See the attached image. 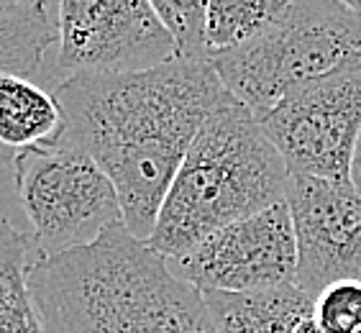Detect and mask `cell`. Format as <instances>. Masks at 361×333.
<instances>
[{
    "instance_id": "obj_1",
    "label": "cell",
    "mask_w": 361,
    "mask_h": 333,
    "mask_svg": "<svg viewBox=\"0 0 361 333\" xmlns=\"http://www.w3.org/2000/svg\"><path fill=\"white\" fill-rule=\"evenodd\" d=\"M62 131L118 190L123 223L149 241L182 159L205 121L231 95L210 59H172L123 75L72 77L54 90Z\"/></svg>"
},
{
    "instance_id": "obj_2",
    "label": "cell",
    "mask_w": 361,
    "mask_h": 333,
    "mask_svg": "<svg viewBox=\"0 0 361 333\" xmlns=\"http://www.w3.org/2000/svg\"><path fill=\"white\" fill-rule=\"evenodd\" d=\"M28 290L47 333H221L202 292L126 223L92 246L36 257Z\"/></svg>"
},
{
    "instance_id": "obj_3",
    "label": "cell",
    "mask_w": 361,
    "mask_h": 333,
    "mask_svg": "<svg viewBox=\"0 0 361 333\" xmlns=\"http://www.w3.org/2000/svg\"><path fill=\"white\" fill-rule=\"evenodd\" d=\"M290 169L254 113L228 95L182 159L149 246L169 262L231 223L287 200Z\"/></svg>"
},
{
    "instance_id": "obj_4",
    "label": "cell",
    "mask_w": 361,
    "mask_h": 333,
    "mask_svg": "<svg viewBox=\"0 0 361 333\" xmlns=\"http://www.w3.org/2000/svg\"><path fill=\"white\" fill-rule=\"evenodd\" d=\"M210 62L257 119L292 90L361 62V16L336 0H290L271 26Z\"/></svg>"
},
{
    "instance_id": "obj_5",
    "label": "cell",
    "mask_w": 361,
    "mask_h": 333,
    "mask_svg": "<svg viewBox=\"0 0 361 333\" xmlns=\"http://www.w3.org/2000/svg\"><path fill=\"white\" fill-rule=\"evenodd\" d=\"M16 195L36 257L92 246L123 223L111 177L80 149L49 141L13 162Z\"/></svg>"
},
{
    "instance_id": "obj_6",
    "label": "cell",
    "mask_w": 361,
    "mask_h": 333,
    "mask_svg": "<svg viewBox=\"0 0 361 333\" xmlns=\"http://www.w3.org/2000/svg\"><path fill=\"white\" fill-rule=\"evenodd\" d=\"M259 123L290 174L351 182L361 139V62L292 90Z\"/></svg>"
},
{
    "instance_id": "obj_7",
    "label": "cell",
    "mask_w": 361,
    "mask_h": 333,
    "mask_svg": "<svg viewBox=\"0 0 361 333\" xmlns=\"http://www.w3.org/2000/svg\"><path fill=\"white\" fill-rule=\"evenodd\" d=\"M177 56V42L149 0H59L56 87L72 77L152 70Z\"/></svg>"
},
{
    "instance_id": "obj_8",
    "label": "cell",
    "mask_w": 361,
    "mask_h": 333,
    "mask_svg": "<svg viewBox=\"0 0 361 333\" xmlns=\"http://www.w3.org/2000/svg\"><path fill=\"white\" fill-rule=\"evenodd\" d=\"M172 270L200 292H249L298 279V236L290 205L277 202L210 234Z\"/></svg>"
},
{
    "instance_id": "obj_9",
    "label": "cell",
    "mask_w": 361,
    "mask_h": 333,
    "mask_svg": "<svg viewBox=\"0 0 361 333\" xmlns=\"http://www.w3.org/2000/svg\"><path fill=\"white\" fill-rule=\"evenodd\" d=\"M287 205L298 236L295 282L313 298L338 279L361 282V193L354 182L290 174Z\"/></svg>"
},
{
    "instance_id": "obj_10",
    "label": "cell",
    "mask_w": 361,
    "mask_h": 333,
    "mask_svg": "<svg viewBox=\"0 0 361 333\" xmlns=\"http://www.w3.org/2000/svg\"><path fill=\"white\" fill-rule=\"evenodd\" d=\"M59 0L0 6V75L28 77L54 90Z\"/></svg>"
},
{
    "instance_id": "obj_11",
    "label": "cell",
    "mask_w": 361,
    "mask_h": 333,
    "mask_svg": "<svg viewBox=\"0 0 361 333\" xmlns=\"http://www.w3.org/2000/svg\"><path fill=\"white\" fill-rule=\"evenodd\" d=\"M221 333H295L315 298L298 282L249 292H202Z\"/></svg>"
},
{
    "instance_id": "obj_12",
    "label": "cell",
    "mask_w": 361,
    "mask_h": 333,
    "mask_svg": "<svg viewBox=\"0 0 361 333\" xmlns=\"http://www.w3.org/2000/svg\"><path fill=\"white\" fill-rule=\"evenodd\" d=\"M54 90L18 75H0V162H16L26 149L54 141L62 131Z\"/></svg>"
},
{
    "instance_id": "obj_13",
    "label": "cell",
    "mask_w": 361,
    "mask_h": 333,
    "mask_svg": "<svg viewBox=\"0 0 361 333\" xmlns=\"http://www.w3.org/2000/svg\"><path fill=\"white\" fill-rule=\"evenodd\" d=\"M34 241L21 226L0 236V333H47L28 290Z\"/></svg>"
},
{
    "instance_id": "obj_14",
    "label": "cell",
    "mask_w": 361,
    "mask_h": 333,
    "mask_svg": "<svg viewBox=\"0 0 361 333\" xmlns=\"http://www.w3.org/2000/svg\"><path fill=\"white\" fill-rule=\"evenodd\" d=\"M287 3L290 0H208V54H221L257 39L267 26L277 21Z\"/></svg>"
},
{
    "instance_id": "obj_15",
    "label": "cell",
    "mask_w": 361,
    "mask_h": 333,
    "mask_svg": "<svg viewBox=\"0 0 361 333\" xmlns=\"http://www.w3.org/2000/svg\"><path fill=\"white\" fill-rule=\"evenodd\" d=\"M177 42L182 59H210L205 44L208 0H149Z\"/></svg>"
},
{
    "instance_id": "obj_16",
    "label": "cell",
    "mask_w": 361,
    "mask_h": 333,
    "mask_svg": "<svg viewBox=\"0 0 361 333\" xmlns=\"http://www.w3.org/2000/svg\"><path fill=\"white\" fill-rule=\"evenodd\" d=\"M313 315L326 333H361V282L338 279L318 292Z\"/></svg>"
},
{
    "instance_id": "obj_17",
    "label": "cell",
    "mask_w": 361,
    "mask_h": 333,
    "mask_svg": "<svg viewBox=\"0 0 361 333\" xmlns=\"http://www.w3.org/2000/svg\"><path fill=\"white\" fill-rule=\"evenodd\" d=\"M16 213H21V208H18V195H16L13 162L11 164L0 162V236L8 229L18 226L16 223Z\"/></svg>"
},
{
    "instance_id": "obj_18",
    "label": "cell",
    "mask_w": 361,
    "mask_h": 333,
    "mask_svg": "<svg viewBox=\"0 0 361 333\" xmlns=\"http://www.w3.org/2000/svg\"><path fill=\"white\" fill-rule=\"evenodd\" d=\"M351 182H354V188L361 193V139H359V146H356L354 166H351Z\"/></svg>"
},
{
    "instance_id": "obj_19",
    "label": "cell",
    "mask_w": 361,
    "mask_h": 333,
    "mask_svg": "<svg viewBox=\"0 0 361 333\" xmlns=\"http://www.w3.org/2000/svg\"><path fill=\"white\" fill-rule=\"evenodd\" d=\"M295 333H326V331H323V326L315 320V315H310V318H305L302 323H300Z\"/></svg>"
},
{
    "instance_id": "obj_20",
    "label": "cell",
    "mask_w": 361,
    "mask_h": 333,
    "mask_svg": "<svg viewBox=\"0 0 361 333\" xmlns=\"http://www.w3.org/2000/svg\"><path fill=\"white\" fill-rule=\"evenodd\" d=\"M336 3H341V6L351 8L354 13H359V16H361V0H336Z\"/></svg>"
},
{
    "instance_id": "obj_21",
    "label": "cell",
    "mask_w": 361,
    "mask_h": 333,
    "mask_svg": "<svg viewBox=\"0 0 361 333\" xmlns=\"http://www.w3.org/2000/svg\"><path fill=\"white\" fill-rule=\"evenodd\" d=\"M11 3H23V0H0V6H11Z\"/></svg>"
}]
</instances>
